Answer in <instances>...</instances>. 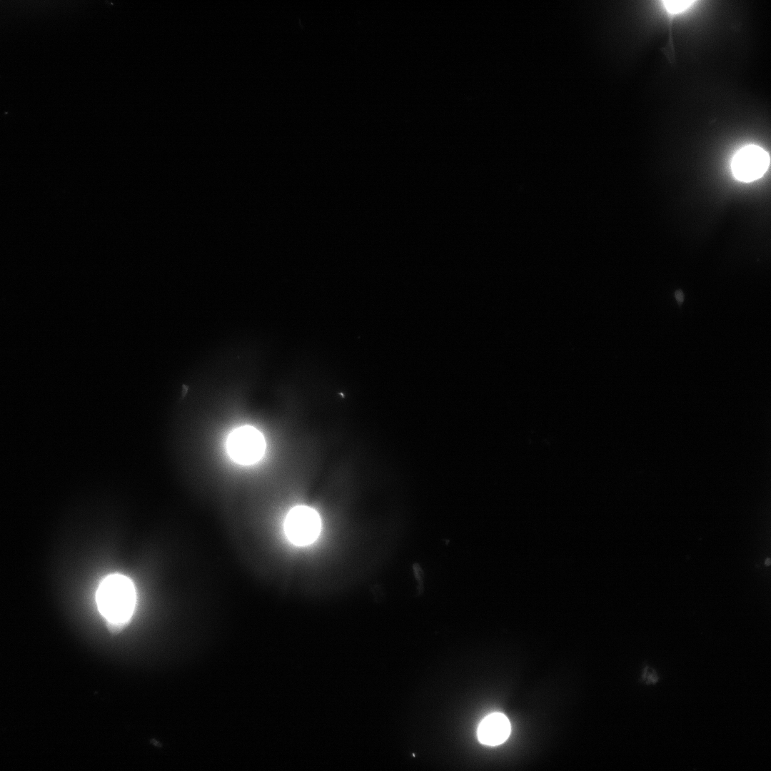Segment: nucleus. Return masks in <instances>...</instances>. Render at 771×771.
<instances>
[{"label": "nucleus", "instance_id": "7ed1b4c3", "mask_svg": "<svg viewBox=\"0 0 771 771\" xmlns=\"http://www.w3.org/2000/svg\"><path fill=\"white\" fill-rule=\"evenodd\" d=\"M321 526L318 513L304 505L291 509L284 523L286 536L297 545H306L314 542L319 535Z\"/></svg>", "mask_w": 771, "mask_h": 771}, {"label": "nucleus", "instance_id": "20e7f679", "mask_svg": "<svg viewBox=\"0 0 771 771\" xmlns=\"http://www.w3.org/2000/svg\"><path fill=\"white\" fill-rule=\"evenodd\" d=\"M769 165L768 153L760 146L749 145L736 153L732 161V171L737 180L750 182L762 177Z\"/></svg>", "mask_w": 771, "mask_h": 771}, {"label": "nucleus", "instance_id": "f257e3e1", "mask_svg": "<svg viewBox=\"0 0 771 771\" xmlns=\"http://www.w3.org/2000/svg\"><path fill=\"white\" fill-rule=\"evenodd\" d=\"M96 603L111 630L123 628L131 619L136 605V594L133 582L121 574H112L99 584Z\"/></svg>", "mask_w": 771, "mask_h": 771}, {"label": "nucleus", "instance_id": "f03ea898", "mask_svg": "<svg viewBox=\"0 0 771 771\" xmlns=\"http://www.w3.org/2000/svg\"><path fill=\"white\" fill-rule=\"evenodd\" d=\"M226 445L230 458L241 465L258 462L266 450L263 435L251 425H243L232 430L227 437Z\"/></svg>", "mask_w": 771, "mask_h": 771}, {"label": "nucleus", "instance_id": "39448f33", "mask_svg": "<svg viewBox=\"0 0 771 771\" xmlns=\"http://www.w3.org/2000/svg\"><path fill=\"white\" fill-rule=\"evenodd\" d=\"M510 733V724L505 715L495 712L485 717L478 729L479 741L487 745L504 742Z\"/></svg>", "mask_w": 771, "mask_h": 771}, {"label": "nucleus", "instance_id": "423d86ee", "mask_svg": "<svg viewBox=\"0 0 771 771\" xmlns=\"http://www.w3.org/2000/svg\"><path fill=\"white\" fill-rule=\"evenodd\" d=\"M692 2H693L692 1H687V0H686V1H684V0L683 1L682 0H677V1L671 0V1H664L663 4H664L665 7L666 8L667 11H669L670 13H671V14H677V13H680V12L685 11L687 8H688L692 4Z\"/></svg>", "mask_w": 771, "mask_h": 771}, {"label": "nucleus", "instance_id": "0eeeda50", "mask_svg": "<svg viewBox=\"0 0 771 771\" xmlns=\"http://www.w3.org/2000/svg\"><path fill=\"white\" fill-rule=\"evenodd\" d=\"M674 296L678 306H680L684 302L685 296L683 292L681 290H677L675 292Z\"/></svg>", "mask_w": 771, "mask_h": 771}]
</instances>
